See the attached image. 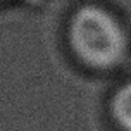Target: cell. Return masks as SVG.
I'll return each instance as SVG.
<instances>
[{
  "mask_svg": "<svg viewBox=\"0 0 131 131\" xmlns=\"http://www.w3.org/2000/svg\"><path fill=\"white\" fill-rule=\"evenodd\" d=\"M111 112L123 129L131 131V81L114 93L111 100Z\"/></svg>",
  "mask_w": 131,
  "mask_h": 131,
  "instance_id": "2",
  "label": "cell"
},
{
  "mask_svg": "<svg viewBox=\"0 0 131 131\" xmlns=\"http://www.w3.org/2000/svg\"><path fill=\"white\" fill-rule=\"evenodd\" d=\"M69 41L85 64L98 69L117 64L128 45L119 21L100 5H83L72 14Z\"/></svg>",
  "mask_w": 131,
  "mask_h": 131,
  "instance_id": "1",
  "label": "cell"
}]
</instances>
